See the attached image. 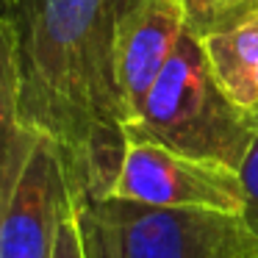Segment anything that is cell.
<instances>
[{
	"mask_svg": "<svg viewBox=\"0 0 258 258\" xmlns=\"http://www.w3.org/2000/svg\"><path fill=\"white\" fill-rule=\"evenodd\" d=\"M180 6L186 31L200 42L258 17V0H180Z\"/></svg>",
	"mask_w": 258,
	"mask_h": 258,
	"instance_id": "9",
	"label": "cell"
},
{
	"mask_svg": "<svg viewBox=\"0 0 258 258\" xmlns=\"http://www.w3.org/2000/svg\"><path fill=\"white\" fill-rule=\"evenodd\" d=\"M183 25L180 0H119L114 50L131 122L139 117L156 78L178 47Z\"/></svg>",
	"mask_w": 258,
	"mask_h": 258,
	"instance_id": "6",
	"label": "cell"
},
{
	"mask_svg": "<svg viewBox=\"0 0 258 258\" xmlns=\"http://www.w3.org/2000/svg\"><path fill=\"white\" fill-rule=\"evenodd\" d=\"M53 258H86L84 236H81V228H78V211H75L73 217L64 219L61 233H58V241H56V252H53Z\"/></svg>",
	"mask_w": 258,
	"mask_h": 258,
	"instance_id": "11",
	"label": "cell"
},
{
	"mask_svg": "<svg viewBox=\"0 0 258 258\" xmlns=\"http://www.w3.org/2000/svg\"><path fill=\"white\" fill-rule=\"evenodd\" d=\"M9 3H12V0H0V14H3V12L9 9Z\"/></svg>",
	"mask_w": 258,
	"mask_h": 258,
	"instance_id": "12",
	"label": "cell"
},
{
	"mask_svg": "<svg viewBox=\"0 0 258 258\" xmlns=\"http://www.w3.org/2000/svg\"><path fill=\"white\" fill-rule=\"evenodd\" d=\"M255 119H258V114H255ZM239 178H241V186H244L241 222L247 225V230H250L258 241V131H255V139H252L244 161H241V167H239Z\"/></svg>",
	"mask_w": 258,
	"mask_h": 258,
	"instance_id": "10",
	"label": "cell"
},
{
	"mask_svg": "<svg viewBox=\"0 0 258 258\" xmlns=\"http://www.w3.org/2000/svg\"><path fill=\"white\" fill-rule=\"evenodd\" d=\"M255 131V114L222 89L203 42L183 31L139 117L128 125V139L156 142L180 156L239 169Z\"/></svg>",
	"mask_w": 258,
	"mask_h": 258,
	"instance_id": "2",
	"label": "cell"
},
{
	"mask_svg": "<svg viewBox=\"0 0 258 258\" xmlns=\"http://www.w3.org/2000/svg\"><path fill=\"white\" fill-rule=\"evenodd\" d=\"M75 211L78 197L61 150L39 136L0 222V258H53L64 219Z\"/></svg>",
	"mask_w": 258,
	"mask_h": 258,
	"instance_id": "5",
	"label": "cell"
},
{
	"mask_svg": "<svg viewBox=\"0 0 258 258\" xmlns=\"http://www.w3.org/2000/svg\"><path fill=\"white\" fill-rule=\"evenodd\" d=\"M108 225L117 258H258L241 217L197 208H156L119 197L78 200Z\"/></svg>",
	"mask_w": 258,
	"mask_h": 258,
	"instance_id": "3",
	"label": "cell"
},
{
	"mask_svg": "<svg viewBox=\"0 0 258 258\" xmlns=\"http://www.w3.org/2000/svg\"><path fill=\"white\" fill-rule=\"evenodd\" d=\"M39 136L20 117V75L14 56V31L0 14V222L9 211L17 183L36 150Z\"/></svg>",
	"mask_w": 258,
	"mask_h": 258,
	"instance_id": "7",
	"label": "cell"
},
{
	"mask_svg": "<svg viewBox=\"0 0 258 258\" xmlns=\"http://www.w3.org/2000/svg\"><path fill=\"white\" fill-rule=\"evenodd\" d=\"M119 0H12L20 117L61 150L78 200L111 197L131 111L117 78Z\"/></svg>",
	"mask_w": 258,
	"mask_h": 258,
	"instance_id": "1",
	"label": "cell"
},
{
	"mask_svg": "<svg viewBox=\"0 0 258 258\" xmlns=\"http://www.w3.org/2000/svg\"><path fill=\"white\" fill-rule=\"evenodd\" d=\"M111 197L156 208H197L233 217H241L244 208L239 169L180 156L145 139H128L122 172Z\"/></svg>",
	"mask_w": 258,
	"mask_h": 258,
	"instance_id": "4",
	"label": "cell"
},
{
	"mask_svg": "<svg viewBox=\"0 0 258 258\" xmlns=\"http://www.w3.org/2000/svg\"><path fill=\"white\" fill-rule=\"evenodd\" d=\"M203 47L222 89L241 108L258 114V17L203 39Z\"/></svg>",
	"mask_w": 258,
	"mask_h": 258,
	"instance_id": "8",
	"label": "cell"
}]
</instances>
